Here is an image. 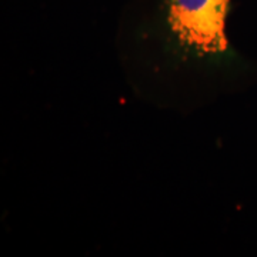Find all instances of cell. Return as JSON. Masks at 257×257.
Returning a JSON list of instances; mask_svg holds the SVG:
<instances>
[{
	"instance_id": "6da1fadb",
	"label": "cell",
	"mask_w": 257,
	"mask_h": 257,
	"mask_svg": "<svg viewBox=\"0 0 257 257\" xmlns=\"http://www.w3.org/2000/svg\"><path fill=\"white\" fill-rule=\"evenodd\" d=\"M230 0H159L132 32L133 46L166 76L224 79L236 64L226 33Z\"/></svg>"
}]
</instances>
